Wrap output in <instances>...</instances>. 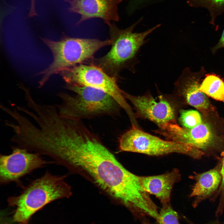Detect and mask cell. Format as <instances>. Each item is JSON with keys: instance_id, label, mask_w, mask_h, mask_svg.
Returning <instances> with one entry per match:
<instances>
[{"instance_id": "1", "label": "cell", "mask_w": 224, "mask_h": 224, "mask_svg": "<svg viewBox=\"0 0 224 224\" xmlns=\"http://www.w3.org/2000/svg\"><path fill=\"white\" fill-rule=\"evenodd\" d=\"M53 157L56 163L87 177L129 210L141 208L148 198L138 176L126 169L84 126L73 130Z\"/></svg>"}, {"instance_id": "2", "label": "cell", "mask_w": 224, "mask_h": 224, "mask_svg": "<svg viewBox=\"0 0 224 224\" xmlns=\"http://www.w3.org/2000/svg\"><path fill=\"white\" fill-rule=\"evenodd\" d=\"M65 175H53L47 171L41 177L33 180L17 196L9 197L8 205L15 208L13 221L19 224H28L32 216L44 206L55 200L69 198L70 186L65 181Z\"/></svg>"}, {"instance_id": "3", "label": "cell", "mask_w": 224, "mask_h": 224, "mask_svg": "<svg viewBox=\"0 0 224 224\" xmlns=\"http://www.w3.org/2000/svg\"><path fill=\"white\" fill-rule=\"evenodd\" d=\"M143 18L141 17L124 29H120L114 23L109 26L111 49L103 56L93 59L91 64L117 78L124 69L135 72V66L139 62L137 56L141 47L147 41L146 38L161 26L157 25L142 32H133V29Z\"/></svg>"}, {"instance_id": "4", "label": "cell", "mask_w": 224, "mask_h": 224, "mask_svg": "<svg viewBox=\"0 0 224 224\" xmlns=\"http://www.w3.org/2000/svg\"><path fill=\"white\" fill-rule=\"evenodd\" d=\"M202 116L201 123L192 128L180 127L175 122L162 126L155 132L170 141L195 148L204 156L218 160L224 154V120L217 111Z\"/></svg>"}, {"instance_id": "5", "label": "cell", "mask_w": 224, "mask_h": 224, "mask_svg": "<svg viewBox=\"0 0 224 224\" xmlns=\"http://www.w3.org/2000/svg\"><path fill=\"white\" fill-rule=\"evenodd\" d=\"M72 94L61 92V99L57 105L62 117L80 120L103 115L116 114L121 107L111 96L103 91L86 86L67 85Z\"/></svg>"}, {"instance_id": "6", "label": "cell", "mask_w": 224, "mask_h": 224, "mask_svg": "<svg viewBox=\"0 0 224 224\" xmlns=\"http://www.w3.org/2000/svg\"><path fill=\"white\" fill-rule=\"evenodd\" d=\"M42 40L51 51L53 61L48 68L38 73L42 75L39 82L40 87L52 75L91 59L97 51L112 43L110 39L102 41L68 36L58 41L47 38Z\"/></svg>"}, {"instance_id": "7", "label": "cell", "mask_w": 224, "mask_h": 224, "mask_svg": "<svg viewBox=\"0 0 224 224\" xmlns=\"http://www.w3.org/2000/svg\"><path fill=\"white\" fill-rule=\"evenodd\" d=\"M119 149L149 155L160 156L172 153L184 154L199 159L204 156L197 149L171 141L163 140L146 133L138 127H133L119 139Z\"/></svg>"}, {"instance_id": "8", "label": "cell", "mask_w": 224, "mask_h": 224, "mask_svg": "<svg viewBox=\"0 0 224 224\" xmlns=\"http://www.w3.org/2000/svg\"><path fill=\"white\" fill-rule=\"evenodd\" d=\"M60 73L67 85L86 86L103 91L115 100L125 111L129 119L135 118V115L127 102L123 90L117 83V78L110 76L100 68L91 64H80Z\"/></svg>"}, {"instance_id": "9", "label": "cell", "mask_w": 224, "mask_h": 224, "mask_svg": "<svg viewBox=\"0 0 224 224\" xmlns=\"http://www.w3.org/2000/svg\"><path fill=\"white\" fill-rule=\"evenodd\" d=\"M14 147L9 155H0V184L14 182L22 188L21 179L24 176L54 161L45 160L39 153Z\"/></svg>"}, {"instance_id": "10", "label": "cell", "mask_w": 224, "mask_h": 224, "mask_svg": "<svg viewBox=\"0 0 224 224\" xmlns=\"http://www.w3.org/2000/svg\"><path fill=\"white\" fill-rule=\"evenodd\" d=\"M123 93L133 105L138 116L153 122L159 127L176 122L177 110L175 106L162 96L154 98L149 94L135 96L124 91Z\"/></svg>"}, {"instance_id": "11", "label": "cell", "mask_w": 224, "mask_h": 224, "mask_svg": "<svg viewBox=\"0 0 224 224\" xmlns=\"http://www.w3.org/2000/svg\"><path fill=\"white\" fill-rule=\"evenodd\" d=\"M206 74L203 66L195 72L186 68L183 70L175 84L177 95L184 103L195 108L202 115L216 111L208 96L199 89L201 81Z\"/></svg>"}, {"instance_id": "12", "label": "cell", "mask_w": 224, "mask_h": 224, "mask_svg": "<svg viewBox=\"0 0 224 224\" xmlns=\"http://www.w3.org/2000/svg\"><path fill=\"white\" fill-rule=\"evenodd\" d=\"M63 0L69 4V12L81 15L77 25L93 18L102 19L109 26L119 20L118 6L123 0Z\"/></svg>"}, {"instance_id": "13", "label": "cell", "mask_w": 224, "mask_h": 224, "mask_svg": "<svg viewBox=\"0 0 224 224\" xmlns=\"http://www.w3.org/2000/svg\"><path fill=\"white\" fill-rule=\"evenodd\" d=\"M222 157L212 168L201 173H194L191 177L195 181L189 197L194 198L195 208L202 201L210 198L213 200L220 186L221 180Z\"/></svg>"}, {"instance_id": "14", "label": "cell", "mask_w": 224, "mask_h": 224, "mask_svg": "<svg viewBox=\"0 0 224 224\" xmlns=\"http://www.w3.org/2000/svg\"><path fill=\"white\" fill-rule=\"evenodd\" d=\"M143 189L149 194L155 195L162 204L169 203L171 193L175 183L180 179L178 170L174 169L166 173L151 176H138Z\"/></svg>"}, {"instance_id": "15", "label": "cell", "mask_w": 224, "mask_h": 224, "mask_svg": "<svg viewBox=\"0 0 224 224\" xmlns=\"http://www.w3.org/2000/svg\"><path fill=\"white\" fill-rule=\"evenodd\" d=\"M199 89L208 97L224 104V80L214 73L206 74Z\"/></svg>"}, {"instance_id": "16", "label": "cell", "mask_w": 224, "mask_h": 224, "mask_svg": "<svg viewBox=\"0 0 224 224\" xmlns=\"http://www.w3.org/2000/svg\"><path fill=\"white\" fill-rule=\"evenodd\" d=\"M187 2L191 7L207 9L211 17L209 23L213 26L216 18L224 12V0H188Z\"/></svg>"}, {"instance_id": "17", "label": "cell", "mask_w": 224, "mask_h": 224, "mask_svg": "<svg viewBox=\"0 0 224 224\" xmlns=\"http://www.w3.org/2000/svg\"><path fill=\"white\" fill-rule=\"evenodd\" d=\"M203 119L202 114L196 110H181L179 120L183 127L191 129L200 124Z\"/></svg>"}, {"instance_id": "18", "label": "cell", "mask_w": 224, "mask_h": 224, "mask_svg": "<svg viewBox=\"0 0 224 224\" xmlns=\"http://www.w3.org/2000/svg\"><path fill=\"white\" fill-rule=\"evenodd\" d=\"M177 213L169 203L162 204L159 212V217L156 221L158 224H180Z\"/></svg>"}, {"instance_id": "19", "label": "cell", "mask_w": 224, "mask_h": 224, "mask_svg": "<svg viewBox=\"0 0 224 224\" xmlns=\"http://www.w3.org/2000/svg\"><path fill=\"white\" fill-rule=\"evenodd\" d=\"M162 0H129L126 10L129 15L141 9L161 1Z\"/></svg>"}, {"instance_id": "20", "label": "cell", "mask_w": 224, "mask_h": 224, "mask_svg": "<svg viewBox=\"0 0 224 224\" xmlns=\"http://www.w3.org/2000/svg\"><path fill=\"white\" fill-rule=\"evenodd\" d=\"M221 159L222 180L219 188L213 200L214 201L218 196H219V203L216 212V215L217 217L219 216L222 214L224 209V154L222 157Z\"/></svg>"}, {"instance_id": "21", "label": "cell", "mask_w": 224, "mask_h": 224, "mask_svg": "<svg viewBox=\"0 0 224 224\" xmlns=\"http://www.w3.org/2000/svg\"><path fill=\"white\" fill-rule=\"evenodd\" d=\"M223 48H224V29L218 42L211 49V50L212 53L214 54L218 49Z\"/></svg>"}, {"instance_id": "22", "label": "cell", "mask_w": 224, "mask_h": 224, "mask_svg": "<svg viewBox=\"0 0 224 224\" xmlns=\"http://www.w3.org/2000/svg\"><path fill=\"white\" fill-rule=\"evenodd\" d=\"M36 0H30V6L28 16L33 17L37 15L35 9Z\"/></svg>"}, {"instance_id": "23", "label": "cell", "mask_w": 224, "mask_h": 224, "mask_svg": "<svg viewBox=\"0 0 224 224\" xmlns=\"http://www.w3.org/2000/svg\"><path fill=\"white\" fill-rule=\"evenodd\" d=\"M142 224H151L149 222L146 220L144 219L142 222Z\"/></svg>"}]
</instances>
